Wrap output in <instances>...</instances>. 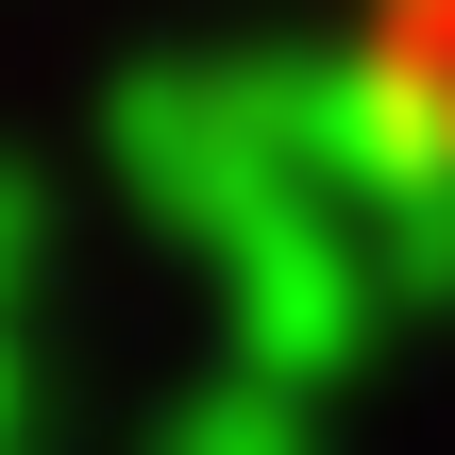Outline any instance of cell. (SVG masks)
<instances>
[{"label": "cell", "instance_id": "1", "mask_svg": "<svg viewBox=\"0 0 455 455\" xmlns=\"http://www.w3.org/2000/svg\"><path fill=\"white\" fill-rule=\"evenodd\" d=\"M388 68H405V101L455 135V0H388Z\"/></svg>", "mask_w": 455, "mask_h": 455}]
</instances>
